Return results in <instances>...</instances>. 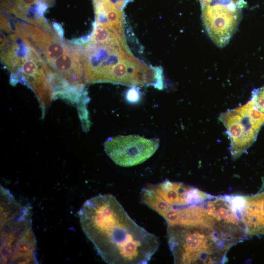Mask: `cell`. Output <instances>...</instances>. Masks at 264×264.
I'll use <instances>...</instances> for the list:
<instances>
[{
    "label": "cell",
    "instance_id": "13",
    "mask_svg": "<svg viewBox=\"0 0 264 264\" xmlns=\"http://www.w3.org/2000/svg\"><path fill=\"white\" fill-rule=\"evenodd\" d=\"M251 99L257 108L264 113V86L253 90Z\"/></svg>",
    "mask_w": 264,
    "mask_h": 264
},
{
    "label": "cell",
    "instance_id": "8",
    "mask_svg": "<svg viewBox=\"0 0 264 264\" xmlns=\"http://www.w3.org/2000/svg\"><path fill=\"white\" fill-rule=\"evenodd\" d=\"M140 195V201L160 216L170 210L201 203L212 197L196 187L168 180L147 185Z\"/></svg>",
    "mask_w": 264,
    "mask_h": 264
},
{
    "label": "cell",
    "instance_id": "6",
    "mask_svg": "<svg viewBox=\"0 0 264 264\" xmlns=\"http://www.w3.org/2000/svg\"><path fill=\"white\" fill-rule=\"evenodd\" d=\"M17 55V67L11 74L10 83L21 82L32 89L37 96L42 110L55 99L53 88L46 73L44 65L38 54L14 33L11 36Z\"/></svg>",
    "mask_w": 264,
    "mask_h": 264
},
{
    "label": "cell",
    "instance_id": "2",
    "mask_svg": "<svg viewBox=\"0 0 264 264\" xmlns=\"http://www.w3.org/2000/svg\"><path fill=\"white\" fill-rule=\"evenodd\" d=\"M88 41L79 45L86 83L108 82L163 88L162 69L137 60L107 24L95 22Z\"/></svg>",
    "mask_w": 264,
    "mask_h": 264
},
{
    "label": "cell",
    "instance_id": "5",
    "mask_svg": "<svg viewBox=\"0 0 264 264\" xmlns=\"http://www.w3.org/2000/svg\"><path fill=\"white\" fill-rule=\"evenodd\" d=\"M29 206L0 185V264H38Z\"/></svg>",
    "mask_w": 264,
    "mask_h": 264
},
{
    "label": "cell",
    "instance_id": "1",
    "mask_svg": "<svg viewBox=\"0 0 264 264\" xmlns=\"http://www.w3.org/2000/svg\"><path fill=\"white\" fill-rule=\"evenodd\" d=\"M78 214L83 232L108 264H147L159 248L158 237L133 221L111 195L87 200Z\"/></svg>",
    "mask_w": 264,
    "mask_h": 264
},
{
    "label": "cell",
    "instance_id": "3",
    "mask_svg": "<svg viewBox=\"0 0 264 264\" xmlns=\"http://www.w3.org/2000/svg\"><path fill=\"white\" fill-rule=\"evenodd\" d=\"M12 32L39 55L50 74L85 91L80 45L60 38L48 23L42 26L10 21Z\"/></svg>",
    "mask_w": 264,
    "mask_h": 264
},
{
    "label": "cell",
    "instance_id": "11",
    "mask_svg": "<svg viewBox=\"0 0 264 264\" xmlns=\"http://www.w3.org/2000/svg\"><path fill=\"white\" fill-rule=\"evenodd\" d=\"M1 6L22 20L42 26L48 22L44 16L48 6L40 0H1Z\"/></svg>",
    "mask_w": 264,
    "mask_h": 264
},
{
    "label": "cell",
    "instance_id": "10",
    "mask_svg": "<svg viewBox=\"0 0 264 264\" xmlns=\"http://www.w3.org/2000/svg\"><path fill=\"white\" fill-rule=\"evenodd\" d=\"M239 8L234 4H202L203 25L211 40L219 46H225L237 29L240 18Z\"/></svg>",
    "mask_w": 264,
    "mask_h": 264
},
{
    "label": "cell",
    "instance_id": "16",
    "mask_svg": "<svg viewBox=\"0 0 264 264\" xmlns=\"http://www.w3.org/2000/svg\"><path fill=\"white\" fill-rule=\"evenodd\" d=\"M53 27L58 34V35L60 38H63L64 36V31L61 25L58 24V23L55 22L53 25Z\"/></svg>",
    "mask_w": 264,
    "mask_h": 264
},
{
    "label": "cell",
    "instance_id": "4",
    "mask_svg": "<svg viewBox=\"0 0 264 264\" xmlns=\"http://www.w3.org/2000/svg\"><path fill=\"white\" fill-rule=\"evenodd\" d=\"M168 243L175 264H224L230 248L242 237L206 224L167 226Z\"/></svg>",
    "mask_w": 264,
    "mask_h": 264
},
{
    "label": "cell",
    "instance_id": "9",
    "mask_svg": "<svg viewBox=\"0 0 264 264\" xmlns=\"http://www.w3.org/2000/svg\"><path fill=\"white\" fill-rule=\"evenodd\" d=\"M158 139H147L136 135H119L108 138L104 149L110 158L122 167L143 163L151 157L159 146Z\"/></svg>",
    "mask_w": 264,
    "mask_h": 264
},
{
    "label": "cell",
    "instance_id": "15",
    "mask_svg": "<svg viewBox=\"0 0 264 264\" xmlns=\"http://www.w3.org/2000/svg\"><path fill=\"white\" fill-rule=\"evenodd\" d=\"M113 4L119 9L122 10L126 4L130 0H110Z\"/></svg>",
    "mask_w": 264,
    "mask_h": 264
},
{
    "label": "cell",
    "instance_id": "14",
    "mask_svg": "<svg viewBox=\"0 0 264 264\" xmlns=\"http://www.w3.org/2000/svg\"><path fill=\"white\" fill-rule=\"evenodd\" d=\"M126 97L128 101L135 102L139 98V92L133 87L127 91Z\"/></svg>",
    "mask_w": 264,
    "mask_h": 264
},
{
    "label": "cell",
    "instance_id": "7",
    "mask_svg": "<svg viewBox=\"0 0 264 264\" xmlns=\"http://www.w3.org/2000/svg\"><path fill=\"white\" fill-rule=\"evenodd\" d=\"M219 120L226 129L233 158L239 157L255 141L264 123V113L250 99L246 104L221 113Z\"/></svg>",
    "mask_w": 264,
    "mask_h": 264
},
{
    "label": "cell",
    "instance_id": "12",
    "mask_svg": "<svg viewBox=\"0 0 264 264\" xmlns=\"http://www.w3.org/2000/svg\"><path fill=\"white\" fill-rule=\"evenodd\" d=\"M241 220L246 235H264V191L246 196Z\"/></svg>",
    "mask_w": 264,
    "mask_h": 264
}]
</instances>
